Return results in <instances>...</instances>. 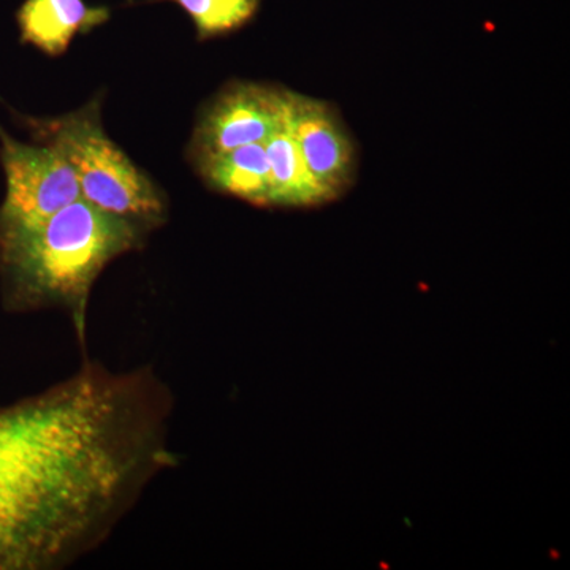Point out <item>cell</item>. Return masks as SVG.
<instances>
[{"mask_svg":"<svg viewBox=\"0 0 570 570\" xmlns=\"http://www.w3.org/2000/svg\"><path fill=\"white\" fill-rule=\"evenodd\" d=\"M168 390L151 371L86 363L0 411V569L66 568L175 466Z\"/></svg>","mask_w":570,"mask_h":570,"instance_id":"obj_1","label":"cell"},{"mask_svg":"<svg viewBox=\"0 0 570 570\" xmlns=\"http://www.w3.org/2000/svg\"><path fill=\"white\" fill-rule=\"evenodd\" d=\"M148 230L78 198L37 227L0 232V257L22 302L67 311L82 340L97 277Z\"/></svg>","mask_w":570,"mask_h":570,"instance_id":"obj_2","label":"cell"},{"mask_svg":"<svg viewBox=\"0 0 570 570\" xmlns=\"http://www.w3.org/2000/svg\"><path fill=\"white\" fill-rule=\"evenodd\" d=\"M31 124L39 141L58 149L73 168L81 198L149 230L163 223V193L105 134L99 105L89 104L62 118Z\"/></svg>","mask_w":570,"mask_h":570,"instance_id":"obj_3","label":"cell"},{"mask_svg":"<svg viewBox=\"0 0 570 570\" xmlns=\"http://www.w3.org/2000/svg\"><path fill=\"white\" fill-rule=\"evenodd\" d=\"M0 160L7 194L0 208V232L26 230L81 198L73 168L48 142L28 145L0 127Z\"/></svg>","mask_w":570,"mask_h":570,"instance_id":"obj_4","label":"cell"},{"mask_svg":"<svg viewBox=\"0 0 570 570\" xmlns=\"http://www.w3.org/2000/svg\"><path fill=\"white\" fill-rule=\"evenodd\" d=\"M285 121V89L255 82H234L209 104L195 126L190 156L194 163L265 142Z\"/></svg>","mask_w":570,"mask_h":570,"instance_id":"obj_5","label":"cell"},{"mask_svg":"<svg viewBox=\"0 0 570 570\" xmlns=\"http://www.w3.org/2000/svg\"><path fill=\"white\" fill-rule=\"evenodd\" d=\"M287 124L303 159L333 200L355 178V148L335 108L324 100L285 89Z\"/></svg>","mask_w":570,"mask_h":570,"instance_id":"obj_6","label":"cell"},{"mask_svg":"<svg viewBox=\"0 0 570 570\" xmlns=\"http://www.w3.org/2000/svg\"><path fill=\"white\" fill-rule=\"evenodd\" d=\"M110 17L108 7H91L86 0H24L17 11L22 43L51 58L69 50L78 33L94 31Z\"/></svg>","mask_w":570,"mask_h":570,"instance_id":"obj_7","label":"cell"},{"mask_svg":"<svg viewBox=\"0 0 570 570\" xmlns=\"http://www.w3.org/2000/svg\"><path fill=\"white\" fill-rule=\"evenodd\" d=\"M265 149L269 165V206L314 208L333 202L303 159L287 124V108L283 127L265 141Z\"/></svg>","mask_w":570,"mask_h":570,"instance_id":"obj_8","label":"cell"},{"mask_svg":"<svg viewBox=\"0 0 570 570\" xmlns=\"http://www.w3.org/2000/svg\"><path fill=\"white\" fill-rule=\"evenodd\" d=\"M212 189L242 198L255 206H269V165L265 142L239 146L232 151L195 163Z\"/></svg>","mask_w":570,"mask_h":570,"instance_id":"obj_9","label":"cell"},{"mask_svg":"<svg viewBox=\"0 0 570 570\" xmlns=\"http://www.w3.org/2000/svg\"><path fill=\"white\" fill-rule=\"evenodd\" d=\"M146 2H174L190 18L197 29L198 40L238 31L253 21L262 0H146Z\"/></svg>","mask_w":570,"mask_h":570,"instance_id":"obj_10","label":"cell"}]
</instances>
